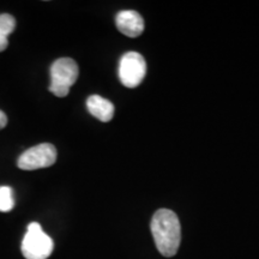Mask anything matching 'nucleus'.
Here are the masks:
<instances>
[{
    "mask_svg": "<svg viewBox=\"0 0 259 259\" xmlns=\"http://www.w3.org/2000/svg\"><path fill=\"white\" fill-rule=\"evenodd\" d=\"M151 233L157 250L164 257H173L179 250L181 227L177 213L169 209H160L151 220Z\"/></svg>",
    "mask_w": 259,
    "mask_h": 259,
    "instance_id": "nucleus-1",
    "label": "nucleus"
},
{
    "mask_svg": "<svg viewBox=\"0 0 259 259\" xmlns=\"http://www.w3.org/2000/svg\"><path fill=\"white\" fill-rule=\"evenodd\" d=\"M78 74V65L73 59L60 58L56 60L51 66L50 92L58 97L67 96Z\"/></svg>",
    "mask_w": 259,
    "mask_h": 259,
    "instance_id": "nucleus-2",
    "label": "nucleus"
},
{
    "mask_svg": "<svg viewBox=\"0 0 259 259\" xmlns=\"http://www.w3.org/2000/svg\"><path fill=\"white\" fill-rule=\"evenodd\" d=\"M53 240L42 231L40 223L28 226L27 234L22 241V253L25 259H47L53 252Z\"/></svg>",
    "mask_w": 259,
    "mask_h": 259,
    "instance_id": "nucleus-3",
    "label": "nucleus"
},
{
    "mask_svg": "<svg viewBox=\"0 0 259 259\" xmlns=\"http://www.w3.org/2000/svg\"><path fill=\"white\" fill-rule=\"evenodd\" d=\"M147 74V63L137 52H127L119 63V78L127 88H136L143 82Z\"/></svg>",
    "mask_w": 259,
    "mask_h": 259,
    "instance_id": "nucleus-4",
    "label": "nucleus"
},
{
    "mask_svg": "<svg viewBox=\"0 0 259 259\" xmlns=\"http://www.w3.org/2000/svg\"><path fill=\"white\" fill-rule=\"evenodd\" d=\"M57 161V149L53 144L42 143L35 145L21 155L17 161L23 170H35L51 167Z\"/></svg>",
    "mask_w": 259,
    "mask_h": 259,
    "instance_id": "nucleus-5",
    "label": "nucleus"
},
{
    "mask_svg": "<svg viewBox=\"0 0 259 259\" xmlns=\"http://www.w3.org/2000/svg\"><path fill=\"white\" fill-rule=\"evenodd\" d=\"M115 24L119 31L128 37H137L144 30V19L132 10L119 12L115 17Z\"/></svg>",
    "mask_w": 259,
    "mask_h": 259,
    "instance_id": "nucleus-6",
    "label": "nucleus"
},
{
    "mask_svg": "<svg viewBox=\"0 0 259 259\" xmlns=\"http://www.w3.org/2000/svg\"><path fill=\"white\" fill-rule=\"evenodd\" d=\"M87 107L93 116L102 122L112 120L114 115V105L100 95H92L87 100Z\"/></svg>",
    "mask_w": 259,
    "mask_h": 259,
    "instance_id": "nucleus-7",
    "label": "nucleus"
},
{
    "mask_svg": "<svg viewBox=\"0 0 259 259\" xmlns=\"http://www.w3.org/2000/svg\"><path fill=\"white\" fill-rule=\"evenodd\" d=\"M15 206V198L12 189L9 186H0V211H11Z\"/></svg>",
    "mask_w": 259,
    "mask_h": 259,
    "instance_id": "nucleus-8",
    "label": "nucleus"
},
{
    "mask_svg": "<svg viewBox=\"0 0 259 259\" xmlns=\"http://www.w3.org/2000/svg\"><path fill=\"white\" fill-rule=\"evenodd\" d=\"M16 27V21L11 15H0V34L8 37Z\"/></svg>",
    "mask_w": 259,
    "mask_h": 259,
    "instance_id": "nucleus-9",
    "label": "nucleus"
},
{
    "mask_svg": "<svg viewBox=\"0 0 259 259\" xmlns=\"http://www.w3.org/2000/svg\"><path fill=\"white\" fill-rule=\"evenodd\" d=\"M8 45H9L8 37L4 36V35L0 34V52L5 51L6 47H8Z\"/></svg>",
    "mask_w": 259,
    "mask_h": 259,
    "instance_id": "nucleus-10",
    "label": "nucleus"
},
{
    "mask_svg": "<svg viewBox=\"0 0 259 259\" xmlns=\"http://www.w3.org/2000/svg\"><path fill=\"white\" fill-rule=\"evenodd\" d=\"M6 124H8V116L3 111H0V130L4 128Z\"/></svg>",
    "mask_w": 259,
    "mask_h": 259,
    "instance_id": "nucleus-11",
    "label": "nucleus"
}]
</instances>
